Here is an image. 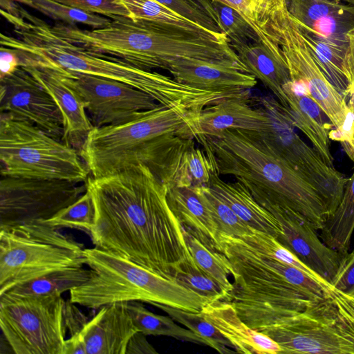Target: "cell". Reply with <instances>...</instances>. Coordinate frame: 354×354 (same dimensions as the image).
Listing matches in <instances>:
<instances>
[{
    "mask_svg": "<svg viewBox=\"0 0 354 354\" xmlns=\"http://www.w3.org/2000/svg\"><path fill=\"white\" fill-rule=\"evenodd\" d=\"M96 221L95 247L174 280L182 265L196 263L182 225L167 201V187L146 165L113 175L89 177Z\"/></svg>",
    "mask_w": 354,
    "mask_h": 354,
    "instance_id": "6da1fadb",
    "label": "cell"
},
{
    "mask_svg": "<svg viewBox=\"0 0 354 354\" xmlns=\"http://www.w3.org/2000/svg\"><path fill=\"white\" fill-rule=\"evenodd\" d=\"M1 13L16 35L1 33V45L20 52L21 66H44L119 81L147 93L158 104L190 114L198 113L211 101L209 91L183 84L173 77L69 41L53 26L16 2L1 9Z\"/></svg>",
    "mask_w": 354,
    "mask_h": 354,
    "instance_id": "7a4b0ae2",
    "label": "cell"
},
{
    "mask_svg": "<svg viewBox=\"0 0 354 354\" xmlns=\"http://www.w3.org/2000/svg\"><path fill=\"white\" fill-rule=\"evenodd\" d=\"M195 139L220 176L234 178L270 213L295 212L322 229L328 212L322 194L276 155L261 132L230 129Z\"/></svg>",
    "mask_w": 354,
    "mask_h": 354,
    "instance_id": "3957f363",
    "label": "cell"
},
{
    "mask_svg": "<svg viewBox=\"0 0 354 354\" xmlns=\"http://www.w3.org/2000/svg\"><path fill=\"white\" fill-rule=\"evenodd\" d=\"M197 117L159 104L127 122L94 127L79 153L94 178L144 165L166 182L184 168L183 137L195 139Z\"/></svg>",
    "mask_w": 354,
    "mask_h": 354,
    "instance_id": "277c9868",
    "label": "cell"
},
{
    "mask_svg": "<svg viewBox=\"0 0 354 354\" xmlns=\"http://www.w3.org/2000/svg\"><path fill=\"white\" fill-rule=\"evenodd\" d=\"M53 28L73 44L146 70L168 71L182 59L230 60L234 57L223 33L196 32L143 19L120 17L93 30L60 23Z\"/></svg>",
    "mask_w": 354,
    "mask_h": 354,
    "instance_id": "5b68a950",
    "label": "cell"
},
{
    "mask_svg": "<svg viewBox=\"0 0 354 354\" xmlns=\"http://www.w3.org/2000/svg\"><path fill=\"white\" fill-rule=\"evenodd\" d=\"M87 281L71 290L70 301L91 309L113 303H158L190 312H201L205 297L138 263L94 247L85 248Z\"/></svg>",
    "mask_w": 354,
    "mask_h": 354,
    "instance_id": "8992f818",
    "label": "cell"
},
{
    "mask_svg": "<svg viewBox=\"0 0 354 354\" xmlns=\"http://www.w3.org/2000/svg\"><path fill=\"white\" fill-rule=\"evenodd\" d=\"M84 250L42 222L0 228V295L50 272L83 266Z\"/></svg>",
    "mask_w": 354,
    "mask_h": 354,
    "instance_id": "52a82bcc",
    "label": "cell"
},
{
    "mask_svg": "<svg viewBox=\"0 0 354 354\" xmlns=\"http://www.w3.org/2000/svg\"><path fill=\"white\" fill-rule=\"evenodd\" d=\"M1 176L86 182L89 171L77 150L37 126L1 113Z\"/></svg>",
    "mask_w": 354,
    "mask_h": 354,
    "instance_id": "ba28073f",
    "label": "cell"
},
{
    "mask_svg": "<svg viewBox=\"0 0 354 354\" xmlns=\"http://www.w3.org/2000/svg\"><path fill=\"white\" fill-rule=\"evenodd\" d=\"M62 295H0V327L16 354H63L67 330Z\"/></svg>",
    "mask_w": 354,
    "mask_h": 354,
    "instance_id": "9c48e42d",
    "label": "cell"
},
{
    "mask_svg": "<svg viewBox=\"0 0 354 354\" xmlns=\"http://www.w3.org/2000/svg\"><path fill=\"white\" fill-rule=\"evenodd\" d=\"M280 353L354 354V321L324 299L261 328Z\"/></svg>",
    "mask_w": 354,
    "mask_h": 354,
    "instance_id": "30bf717a",
    "label": "cell"
},
{
    "mask_svg": "<svg viewBox=\"0 0 354 354\" xmlns=\"http://www.w3.org/2000/svg\"><path fill=\"white\" fill-rule=\"evenodd\" d=\"M281 48L290 80L320 107L336 131H342L352 115L345 98L327 79L290 15L284 1L261 17Z\"/></svg>",
    "mask_w": 354,
    "mask_h": 354,
    "instance_id": "8fae6325",
    "label": "cell"
},
{
    "mask_svg": "<svg viewBox=\"0 0 354 354\" xmlns=\"http://www.w3.org/2000/svg\"><path fill=\"white\" fill-rule=\"evenodd\" d=\"M258 107L268 120L267 129L261 132L264 140L276 155L320 192L329 217L342 200L347 179L327 165L320 154L300 138L288 109L275 97L270 95L261 97Z\"/></svg>",
    "mask_w": 354,
    "mask_h": 354,
    "instance_id": "7c38bea8",
    "label": "cell"
},
{
    "mask_svg": "<svg viewBox=\"0 0 354 354\" xmlns=\"http://www.w3.org/2000/svg\"><path fill=\"white\" fill-rule=\"evenodd\" d=\"M86 191V183L2 176L0 228L45 221L75 202Z\"/></svg>",
    "mask_w": 354,
    "mask_h": 354,
    "instance_id": "4fadbf2b",
    "label": "cell"
},
{
    "mask_svg": "<svg viewBox=\"0 0 354 354\" xmlns=\"http://www.w3.org/2000/svg\"><path fill=\"white\" fill-rule=\"evenodd\" d=\"M80 94L94 127L122 124L159 104L147 93L125 83L62 69Z\"/></svg>",
    "mask_w": 354,
    "mask_h": 354,
    "instance_id": "5bb4252c",
    "label": "cell"
},
{
    "mask_svg": "<svg viewBox=\"0 0 354 354\" xmlns=\"http://www.w3.org/2000/svg\"><path fill=\"white\" fill-rule=\"evenodd\" d=\"M1 80V113L27 121L62 141L64 120L52 96L24 68Z\"/></svg>",
    "mask_w": 354,
    "mask_h": 354,
    "instance_id": "9a60e30c",
    "label": "cell"
},
{
    "mask_svg": "<svg viewBox=\"0 0 354 354\" xmlns=\"http://www.w3.org/2000/svg\"><path fill=\"white\" fill-rule=\"evenodd\" d=\"M273 216L282 230L277 239L279 243L333 284L344 255L321 241L317 230L302 215L295 212H280Z\"/></svg>",
    "mask_w": 354,
    "mask_h": 354,
    "instance_id": "2e32d148",
    "label": "cell"
},
{
    "mask_svg": "<svg viewBox=\"0 0 354 354\" xmlns=\"http://www.w3.org/2000/svg\"><path fill=\"white\" fill-rule=\"evenodd\" d=\"M288 9L301 31L346 48L354 30V6L338 0H287Z\"/></svg>",
    "mask_w": 354,
    "mask_h": 354,
    "instance_id": "e0dca14e",
    "label": "cell"
},
{
    "mask_svg": "<svg viewBox=\"0 0 354 354\" xmlns=\"http://www.w3.org/2000/svg\"><path fill=\"white\" fill-rule=\"evenodd\" d=\"M21 67L46 90L57 104L64 120L62 142L80 151L94 128L82 97L68 83L61 70L44 66Z\"/></svg>",
    "mask_w": 354,
    "mask_h": 354,
    "instance_id": "ac0fdd59",
    "label": "cell"
},
{
    "mask_svg": "<svg viewBox=\"0 0 354 354\" xmlns=\"http://www.w3.org/2000/svg\"><path fill=\"white\" fill-rule=\"evenodd\" d=\"M168 71L180 83L209 91H241L257 84L244 65L230 60L182 59Z\"/></svg>",
    "mask_w": 354,
    "mask_h": 354,
    "instance_id": "d6986e66",
    "label": "cell"
},
{
    "mask_svg": "<svg viewBox=\"0 0 354 354\" xmlns=\"http://www.w3.org/2000/svg\"><path fill=\"white\" fill-rule=\"evenodd\" d=\"M264 24L265 28L259 34L258 41L230 45L248 73L260 80L280 104L288 109L283 90V86L290 81L288 67L281 47Z\"/></svg>",
    "mask_w": 354,
    "mask_h": 354,
    "instance_id": "ffe728a7",
    "label": "cell"
},
{
    "mask_svg": "<svg viewBox=\"0 0 354 354\" xmlns=\"http://www.w3.org/2000/svg\"><path fill=\"white\" fill-rule=\"evenodd\" d=\"M127 302L105 305L85 324L86 354H125L131 337L138 332Z\"/></svg>",
    "mask_w": 354,
    "mask_h": 354,
    "instance_id": "44dd1931",
    "label": "cell"
},
{
    "mask_svg": "<svg viewBox=\"0 0 354 354\" xmlns=\"http://www.w3.org/2000/svg\"><path fill=\"white\" fill-rule=\"evenodd\" d=\"M205 319L231 344L239 353L277 354L281 348L268 335L248 326L229 301L218 300L201 310Z\"/></svg>",
    "mask_w": 354,
    "mask_h": 354,
    "instance_id": "7402d4cb",
    "label": "cell"
},
{
    "mask_svg": "<svg viewBox=\"0 0 354 354\" xmlns=\"http://www.w3.org/2000/svg\"><path fill=\"white\" fill-rule=\"evenodd\" d=\"M247 101L248 98L230 97L205 108L196 119V136H212L230 129L264 131L268 124L267 116Z\"/></svg>",
    "mask_w": 354,
    "mask_h": 354,
    "instance_id": "603a6c76",
    "label": "cell"
},
{
    "mask_svg": "<svg viewBox=\"0 0 354 354\" xmlns=\"http://www.w3.org/2000/svg\"><path fill=\"white\" fill-rule=\"evenodd\" d=\"M167 196L183 228L210 250L221 253L218 225L193 187H169Z\"/></svg>",
    "mask_w": 354,
    "mask_h": 354,
    "instance_id": "cb8c5ba5",
    "label": "cell"
},
{
    "mask_svg": "<svg viewBox=\"0 0 354 354\" xmlns=\"http://www.w3.org/2000/svg\"><path fill=\"white\" fill-rule=\"evenodd\" d=\"M288 110L296 128L310 141L324 162L335 168L330 149V138L324 112L299 84L290 81L283 86Z\"/></svg>",
    "mask_w": 354,
    "mask_h": 354,
    "instance_id": "d4e9b609",
    "label": "cell"
},
{
    "mask_svg": "<svg viewBox=\"0 0 354 354\" xmlns=\"http://www.w3.org/2000/svg\"><path fill=\"white\" fill-rule=\"evenodd\" d=\"M209 187L252 230L277 239L280 236L282 230L278 221L239 183L225 181L213 168Z\"/></svg>",
    "mask_w": 354,
    "mask_h": 354,
    "instance_id": "484cf974",
    "label": "cell"
},
{
    "mask_svg": "<svg viewBox=\"0 0 354 354\" xmlns=\"http://www.w3.org/2000/svg\"><path fill=\"white\" fill-rule=\"evenodd\" d=\"M354 231V171L347 179L342 200L321 230L322 241L331 249L346 255Z\"/></svg>",
    "mask_w": 354,
    "mask_h": 354,
    "instance_id": "4316f807",
    "label": "cell"
},
{
    "mask_svg": "<svg viewBox=\"0 0 354 354\" xmlns=\"http://www.w3.org/2000/svg\"><path fill=\"white\" fill-rule=\"evenodd\" d=\"M218 26L230 44L257 41L259 37L251 24L231 6L221 0H193Z\"/></svg>",
    "mask_w": 354,
    "mask_h": 354,
    "instance_id": "83f0119b",
    "label": "cell"
},
{
    "mask_svg": "<svg viewBox=\"0 0 354 354\" xmlns=\"http://www.w3.org/2000/svg\"><path fill=\"white\" fill-rule=\"evenodd\" d=\"M127 308L138 330L146 335H165L181 341L207 345L203 339L189 329L180 326L169 315L154 314L136 301L127 302Z\"/></svg>",
    "mask_w": 354,
    "mask_h": 354,
    "instance_id": "f1b7e54d",
    "label": "cell"
},
{
    "mask_svg": "<svg viewBox=\"0 0 354 354\" xmlns=\"http://www.w3.org/2000/svg\"><path fill=\"white\" fill-rule=\"evenodd\" d=\"M91 270L83 266L54 271L18 285L6 292L19 295H62L83 284L90 278Z\"/></svg>",
    "mask_w": 354,
    "mask_h": 354,
    "instance_id": "f546056e",
    "label": "cell"
},
{
    "mask_svg": "<svg viewBox=\"0 0 354 354\" xmlns=\"http://www.w3.org/2000/svg\"><path fill=\"white\" fill-rule=\"evenodd\" d=\"M301 32L317 64L332 85L345 98L348 82L343 73V62L346 48L310 32Z\"/></svg>",
    "mask_w": 354,
    "mask_h": 354,
    "instance_id": "4dcf8cb0",
    "label": "cell"
},
{
    "mask_svg": "<svg viewBox=\"0 0 354 354\" xmlns=\"http://www.w3.org/2000/svg\"><path fill=\"white\" fill-rule=\"evenodd\" d=\"M183 230L187 248L198 268L214 279L227 294L228 298L233 284L229 279L232 276V268L227 258L206 247L183 228Z\"/></svg>",
    "mask_w": 354,
    "mask_h": 354,
    "instance_id": "1f68e13d",
    "label": "cell"
},
{
    "mask_svg": "<svg viewBox=\"0 0 354 354\" xmlns=\"http://www.w3.org/2000/svg\"><path fill=\"white\" fill-rule=\"evenodd\" d=\"M151 305L160 308L175 322L187 327L203 339L207 346L213 348L217 352L223 354L232 352L227 348V347L232 348L230 342L205 319L201 312L187 311L158 303H152Z\"/></svg>",
    "mask_w": 354,
    "mask_h": 354,
    "instance_id": "d6a6232c",
    "label": "cell"
},
{
    "mask_svg": "<svg viewBox=\"0 0 354 354\" xmlns=\"http://www.w3.org/2000/svg\"><path fill=\"white\" fill-rule=\"evenodd\" d=\"M131 12L133 19H143L177 26L196 32H212L198 24L177 14L156 0H120Z\"/></svg>",
    "mask_w": 354,
    "mask_h": 354,
    "instance_id": "836d02e7",
    "label": "cell"
},
{
    "mask_svg": "<svg viewBox=\"0 0 354 354\" xmlns=\"http://www.w3.org/2000/svg\"><path fill=\"white\" fill-rule=\"evenodd\" d=\"M196 194L210 212L216 223L219 234L241 237L253 230L246 225L209 186H192Z\"/></svg>",
    "mask_w": 354,
    "mask_h": 354,
    "instance_id": "e575fe53",
    "label": "cell"
},
{
    "mask_svg": "<svg viewBox=\"0 0 354 354\" xmlns=\"http://www.w3.org/2000/svg\"><path fill=\"white\" fill-rule=\"evenodd\" d=\"M96 207L91 192L87 189L75 202L42 223L56 228L83 230L88 234L95 224Z\"/></svg>",
    "mask_w": 354,
    "mask_h": 354,
    "instance_id": "d590c367",
    "label": "cell"
},
{
    "mask_svg": "<svg viewBox=\"0 0 354 354\" xmlns=\"http://www.w3.org/2000/svg\"><path fill=\"white\" fill-rule=\"evenodd\" d=\"M34 8L48 17L66 24H82L93 28L108 24L111 19L90 13L53 0H14Z\"/></svg>",
    "mask_w": 354,
    "mask_h": 354,
    "instance_id": "8d00e7d4",
    "label": "cell"
},
{
    "mask_svg": "<svg viewBox=\"0 0 354 354\" xmlns=\"http://www.w3.org/2000/svg\"><path fill=\"white\" fill-rule=\"evenodd\" d=\"M179 284L207 299L209 302L225 301L227 294L212 277L201 270L196 263H185L174 277Z\"/></svg>",
    "mask_w": 354,
    "mask_h": 354,
    "instance_id": "74e56055",
    "label": "cell"
},
{
    "mask_svg": "<svg viewBox=\"0 0 354 354\" xmlns=\"http://www.w3.org/2000/svg\"><path fill=\"white\" fill-rule=\"evenodd\" d=\"M83 11L101 15L111 19L128 17L133 19L131 12L120 0H53Z\"/></svg>",
    "mask_w": 354,
    "mask_h": 354,
    "instance_id": "f35d334b",
    "label": "cell"
},
{
    "mask_svg": "<svg viewBox=\"0 0 354 354\" xmlns=\"http://www.w3.org/2000/svg\"><path fill=\"white\" fill-rule=\"evenodd\" d=\"M177 14L212 32H221L218 26L193 0H156Z\"/></svg>",
    "mask_w": 354,
    "mask_h": 354,
    "instance_id": "ab89813d",
    "label": "cell"
},
{
    "mask_svg": "<svg viewBox=\"0 0 354 354\" xmlns=\"http://www.w3.org/2000/svg\"><path fill=\"white\" fill-rule=\"evenodd\" d=\"M187 167L192 186H209L213 168L204 149L195 143L188 153Z\"/></svg>",
    "mask_w": 354,
    "mask_h": 354,
    "instance_id": "60d3db41",
    "label": "cell"
},
{
    "mask_svg": "<svg viewBox=\"0 0 354 354\" xmlns=\"http://www.w3.org/2000/svg\"><path fill=\"white\" fill-rule=\"evenodd\" d=\"M347 40L343 62V73L348 82L345 100L350 109L354 112V30L348 34Z\"/></svg>",
    "mask_w": 354,
    "mask_h": 354,
    "instance_id": "b9f144b4",
    "label": "cell"
},
{
    "mask_svg": "<svg viewBox=\"0 0 354 354\" xmlns=\"http://www.w3.org/2000/svg\"><path fill=\"white\" fill-rule=\"evenodd\" d=\"M333 284L345 293L354 296V250L344 257Z\"/></svg>",
    "mask_w": 354,
    "mask_h": 354,
    "instance_id": "7bdbcfd3",
    "label": "cell"
},
{
    "mask_svg": "<svg viewBox=\"0 0 354 354\" xmlns=\"http://www.w3.org/2000/svg\"><path fill=\"white\" fill-rule=\"evenodd\" d=\"M0 80L11 75L21 66V60L17 50L1 46Z\"/></svg>",
    "mask_w": 354,
    "mask_h": 354,
    "instance_id": "ee69618b",
    "label": "cell"
},
{
    "mask_svg": "<svg viewBox=\"0 0 354 354\" xmlns=\"http://www.w3.org/2000/svg\"><path fill=\"white\" fill-rule=\"evenodd\" d=\"M64 319L71 335L80 332L88 322L84 315L70 300L65 304Z\"/></svg>",
    "mask_w": 354,
    "mask_h": 354,
    "instance_id": "f6af8a7d",
    "label": "cell"
},
{
    "mask_svg": "<svg viewBox=\"0 0 354 354\" xmlns=\"http://www.w3.org/2000/svg\"><path fill=\"white\" fill-rule=\"evenodd\" d=\"M146 336L142 332H136L129 341L125 354L158 353L152 345L147 341Z\"/></svg>",
    "mask_w": 354,
    "mask_h": 354,
    "instance_id": "bcb514c9",
    "label": "cell"
},
{
    "mask_svg": "<svg viewBox=\"0 0 354 354\" xmlns=\"http://www.w3.org/2000/svg\"><path fill=\"white\" fill-rule=\"evenodd\" d=\"M86 354L85 342L80 332L65 340L63 354Z\"/></svg>",
    "mask_w": 354,
    "mask_h": 354,
    "instance_id": "7dc6e473",
    "label": "cell"
},
{
    "mask_svg": "<svg viewBox=\"0 0 354 354\" xmlns=\"http://www.w3.org/2000/svg\"><path fill=\"white\" fill-rule=\"evenodd\" d=\"M338 1L354 6V0H338Z\"/></svg>",
    "mask_w": 354,
    "mask_h": 354,
    "instance_id": "c3c4849f",
    "label": "cell"
},
{
    "mask_svg": "<svg viewBox=\"0 0 354 354\" xmlns=\"http://www.w3.org/2000/svg\"><path fill=\"white\" fill-rule=\"evenodd\" d=\"M12 1H14V0H12Z\"/></svg>",
    "mask_w": 354,
    "mask_h": 354,
    "instance_id": "681fc988",
    "label": "cell"
}]
</instances>
